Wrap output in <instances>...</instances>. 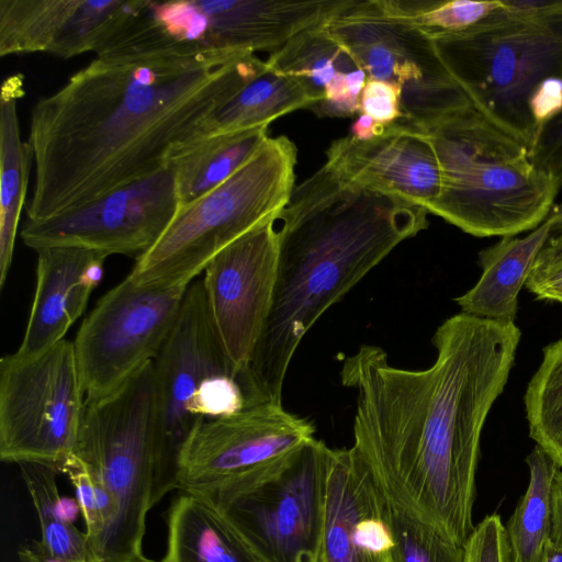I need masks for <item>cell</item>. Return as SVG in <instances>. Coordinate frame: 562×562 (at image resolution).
<instances>
[{
  "mask_svg": "<svg viewBox=\"0 0 562 562\" xmlns=\"http://www.w3.org/2000/svg\"><path fill=\"white\" fill-rule=\"evenodd\" d=\"M520 337L515 322L461 312L436 329L427 369L394 367L381 347L363 345L339 372L357 391L352 448L386 497L459 546L474 529L483 426Z\"/></svg>",
  "mask_w": 562,
  "mask_h": 562,
  "instance_id": "1",
  "label": "cell"
},
{
  "mask_svg": "<svg viewBox=\"0 0 562 562\" xmlns=\"http://www.w3.org/2000/svg\"><path fill=\"white\" fill-rule=\"evenodd\" d=\"M263 65L250 52L97 56L31 109L27 220L70 211L167 167Z\"/></svg>",
  "mask_w": 562,
  "mask_h": 562,
  "instance_id": "2",
  "label": "cell"
},
{
  "mask_svg": "<svg viewBox=\"0 0 562 562\" xmlns=\"http://www.w3.org/2000/svg\"><path fill=\"white\" fill-rule=\"evenodd\" d=\"M428 211L351 183L323 165L279 213L272 304L248 367L256 404L281 403L294 352L316 321L398 244L428 226Z\"/></svg>",
  "mask_w": 562,
  "mask_h": 562,
  "instance_id": "3",
  "label": "cell"
},
{
  "mask_svg": "<svg viewBox=\"0 0 562 562\" xmlns=\"http://www.w3.org/2000/svg\"><path fill=\"white\" fill-rule=\"evenodd\" d=\"M413 125L440 168V191L428 213L476 237L532 231L550 214L559 182L536 166L526 142L472 103Z\"/></svg>",
  "mask_w": 562,
  "mask_h": 562,
  "instance_id": "4",
  "label": "cell"
},
{
  "mask_svg": "<svg viewBox=\"0 0 562 562\" xmlns=\"http://www.w3.org/2000/svg\"><path fill=\"white\" fill-rule=\"evenodd\" d=\"M501 1L480 23L432 41L471 103L531 151V102L562 78V0Z\"/></svg>",
  "mask_w": 562,
  "mask_h": 562,
  "instance_id": "5",
  "label": "cell"
},
{
  "mask_svg": "<svg viewBox=\"0 0 562 562\" xmlns=\"http://www.w3.org/2000/svg\"><path fill=\"white\" fill-rule=\"evenodd\" d=\"M296 154L288 136L269 137L229 179L179 207L128 274L139 284H190L222 249L277 218L295 188Z\"/></svg>",
  "mask_w": 562,
  "mask_h": 562,
  "instance_id": "6",
  "label": "cell"
},
{
  "mask_svg": "<svg viewBox=\"0 0 562 562\" xmlns=\"http://www.w3.org/2000/svg\"><path fill=\"white\" fill-rule=\"evenodd\" d=\"M157 435L153 362L112 396L86 404L72 454L116 508L97 550L99 562H135L144 557L146 517L155 506Z\"/></svg>",
  "mask_w": 562,
  "mask_h": 562,
  "instance_id": "7",
  "label": "cell"
},
{
  "mask_svg": "<svg viewBox=\"0 0 562 562\" xmlns=\"http://www.w3.org/2000/svg\"><path fill=\"white\" fill-rule=\"evenodd\" d=\"M157 394L154 504L178 488V457L202 420L255 405L248 372L228 360L212 322L201 278L184 294L176 323L153 361Z\"/></svg>",
  "mask_w": 562,
  "mask_h": 562,
  "instance_id": "8",
  "label": "cell"
},
{
  "mask_svg": "<svg viewBox=\"0 0 562 562\" xmlns=\"http://www.w3.org/2000/svg\"><path fill=\"white\" fill-rule=\"evenodd\" d=\"M349 0H139L97 56L276 50Z\"/></svg>",
  "mask_w": 562,
  "mask_h": 562,
  "instance_id": "9",
  "label": "cell"
},
{
  "mask_svg": "<svg viewBox=\"0 0 562 562\" xmlns=\"http://www.w3.org/2000/svg\"><path fill=\"white\" fill-rule=\"evenodd\" d=\"M330 452L324 441L314 438L201 496L261 562H321Z\"/></svg>",
  "mask_w": 562,
  "mask_h": 562,
  "instance_id": "10",
  "label": "cell"
},
{
  "mask_svg": "<svg viewBox=\"0 0 562 562\" xmlns=\"http://www.w3.org/2000/svg\"><path fill=\"white\" fill-rule=\"evenodd\" d=\"M72 341L0 360V458L37 463L61 473L72 454L83 411Z\"/></svg>",
  "mask_w": 562,
  "mask_h": 562,
  "instance_id": "11",
  "label": "cell"
},
{
  "mask_svg": "<svg viewBox=\"0 0 562 562\" xmlns=\"http://www.w3.org/2000/svg\"><path fill=\"white\" fill-rule=\"evenodd\" d=\"M322 27L368 79L398 89L401 120L419 124L471 103L440 59L432 38L387 14L378 0H349Z\"/></svg>",
  "mask_w": 562,
  "mask_h": 562,
  "instance_id": "12",
  "label": "cell"
},
{
  "mask_svg": "<svg viewBox=\"0 0 562 562\" xmlns=\"http://www.w3.org/2000/svg\"><path fill=\"white\" fill-rule=\"evenodd\" d=\"M188 286L139 284L127 274L100 297L72 341L86 404L112 396L155 360Z\"/></svg>",
  "mask_w": 562,
  "mask_h": 562,
  "instance_id": "13",
  "label": "cell"
},
{
  "mask_svg": "<svg viewBox=\"0 0 562 562\" xmlns=\"http://www.w3.org/2000/svg\"><path fill=\"white\" fill-rule=\"evenodd\" d=\"M178 209L175 176L167 166L70 211L26 220L20 236L34 250L72 246L137 258L158 241Z\"/></svg>",
  "mask_w": 562,
  "mask_h": 562,
  "instance_id": "14",
  "label": "cell"
},
{
  "mask_svg": "<svg viewBox=\"0 0 562 562\" xmlns=\"http://www.w3.org/2000/svg\"><path fill=\"white\" fill-rule=\"evenodd\" d=\"M315 427L279 403L200 422L178 457V488L199 495L257 471L313 440Z\"/></svg>",
  "mask_w": 562,
  "mask_h": 562,
  "instance_id": "15",
  "label": "cell"
},
{
  "mask_svg": "<svg viewBox=\"0 0 562 562\" xmlns=\"http://www.w3.org/2000/svg\"><path fill=\"white\" fill-rule=\"evenodd\" d=\"M278 258L274 218L226 246L203 271L212 322L228 360L239 372H248L269 315Z\"/></svg>",
  "mask_w": 562,
  "mask_h": 562,
  "instance_id": "16",
  "label": "cell"
},
{
  "mask_svg": "<svg viewBox=\"0 0 562 562\" xmlns=\"http://www.w3.org/2000/svg\"><path fill=\"white\" fill-rule=\"evenodd\" d=\"M390 501L351 447L331 449L321 562H395Z\"/></svg>",
  "mask_w": 562,
  "mask_h": 562,
  "instance_id": "17",
  "label": "cell"
},
{
  "mask_svg": "<svg viewBox=\"0 0 562 562\" xmlns=\"http://www.w3.org/2000/svg\"><path fill=\"white\" fill-rule=\"evenodd\" d=\"M325 164L351 183L404 198L426 210L440 191V168L431 144L404 120L367 140L350 134L334 140Z\"/></svg>",
  "mask_w": 562,
  "mask_h": 562,
  "instance_id": "18",
  "label": "cell"
},
{
  "mask_svg": "<svg viewBox=\"0 0 562 562\" xmlns=\"http://www.w3.org/2000/svg\"><path fill=\"white\" fill-rule=\"evenodd\" d=\"M36 288L18 353L33 356L65 339L100 283L108 255L72 246L35 250Z\"/></svg>",
  "mask_w": 562,
  "mask_h": 562,
  "instance_id": "19",
  "label": "cell"
},
{
  "mask_svg": "<svg viewBox=\"0 0 562 562\" xmlns=\"http://www.w3.org/2000/svg\"><path fill=\"white\" fill-rule=\"evenodd\" d=\"M547 217L525 237H503L479 254L482 274L476 284L454 299L462 313L494 321L515 322L518 294L552 233Z\"/></svg>",
  "mask_w": 562,
  "mask_h": 562,
  "instance_id": "20",
  "label": "cell"
},
{
  "mask_svg": "<svg viewBox=\"0 0 562 562\" xmlns=\"http://www.w3.org/2000/svg\"><path fill=\"white\" fill-rule=\"evenodd\" d=\"M167 550L160 562H261L205 497L183 492L168 512Z\"/></svg>",
  "mask_w": 562,
  "mask_h": 562,
  "instance_id": "21",
  "label": "cell"
},
{
  "mask_svg": "<svg viewBox=\"0 0 562 562\" xmlns=\"http://www.w3.org/2000/svg\"><path fill=\"white\" fill-rule=\"evenodd\" d=\"M269 138L268 125L202 137L179 147L168 165L179 207L217 188L246 165Z\"/></svg>",
  "mask_w": 562,
  "mask_h": 562,
  "instance_id": "22",
  "label": "cell"
},
{
  "mask_svg": "<svg viewBox=\"0 0 562 562\" xmlns=\"http://www.w3.org/2000/svg\"><path fill=\"white\" fill-rule=\"evenodd\" d=\"M23 76L4 79L0 93V288L11 268L18 224L25 203L32 151L21 137L18 101Z\"/></svg>",
  "mask_w": 562,
  "mask_h": 562,
  "instance_id": "23",
  "label": "cell"
},
{
  "mask_svg": "<svg viewBox=\"0 0 562 562\" xmlns=\"http://www.w3.org/2000/svg\"><path fill=\"white\" fill-rule=\"evenodd\" d=\"M81 0H0V55L71 58Z\"/></svg>",
  "mask_w": 562,
  "mask_h": 562,
  "instance_id": "24",
  "label": "cell"
},
{
  "mask_svg": "<svg viewBox=\"0 0 562 562\" xmlns=\"http://www.w3.org/2000/svg\"><path fill=\"white\" fill-rule=\"evenodd\" d=\"M312 100L302 85L274 71L267 61L215 114L201 126L199 138L269 125Z\"/></svg>",
  "mask_w": 562,
  "mask_h": 562,
  "instance_id": "25",
  "label": "cell"
},
{
  "mask_svg": "<svg viewBox=\"0 0 562 562\" xmlns=\"http://www.w3.org/2000/svg\"><path fill=\"white\" fill-rule=\"evenodd\" d=\"M529 484L505 527L512 562H540L550 538L555 461L536 446L526 457Z\"/></svg>",
  "mask_w": 562,
  "mask_h": 562,
  "instance_id": "26",
  "label": "cell"
},
{
  "mask_svg": "<svg viewBox=\"0 0 562 562\" xmlns=\"http://www.w3.org/2000/svg\"><path fill=\"white\" fill-rule=\"evenodd\" d=\"M280 75L299 81L315 104L338 74L360 68L353 58L322 27V23L292 36L266 60Z\"/></svg>",
  "mask_w": 562,
  "mask_h": 562,
  "instance_id": "27",
  "label": "cell"
},
{
  "mask_svg": "<svg viewBox=\"0 0 562 562\" xmlns=\"http://www.w3.org/2000/svg\"><path fill=\"white\" fill-rule=\"evenodd\" d=\"M529 436L562 467V338L542 350L525 397Z\"/></svg>",
  "mask_w": 562,
  "mask_h": 562,
  "instance_id": "28",
  "label": "cell"
},
{
  "mask_svg": "<svg viewBox=\"0 0 562 562\" xmlns=\"http://www.w3.org/2000/svg\"><path fill=\"white\" fill-rule=\"evenodd\" d=\"M18 465L38 517L43 547L66 562H99L86 532L60 520L52 509L58 472L37 463Z\"/></svg>",
  "mask_w": 562,
  "mask_h": 562,
  "instance_id": "29",
  "label": "cell"
},
{
  "mask_svg": "<svg viewBox=\"0 0 562 562\" xmlns=\"http://www.w3.org/2000/svg\"><path fill=\"white\" fill-rule=\"evenodd\" d=\"M391 16L407 22L430 38L463 32L496 11L501 0H378Z\"/></svg>",
  "mask_w": 562,
  "mask_h": 562,
  "instance_id": "30",
  "label": "cell"
},
{
  "mask_svg": "<svg viewBox=\"0 0 562 562\" xmlns=\"http://www.w3.org/2000/svg\"><path fill=\"white\" fill-rule=\"evenodd\" d=\"M390 520L395 542V562H463V546L454 543L392 502Z\"/></svg>",
  "mask_w": 562,
  "mask_h": 562,
  "instance_id": "31",
  "label": "cell"
},
{
  "mask_svg": "<svg viewBox=\"0 0 562 562\" xmlns=\"http://www.w3.org/2000/svg\"><path fill=\"white\" fill-rule=\"evenodd\" d=\"M61 473L66 474L74 485L76 499L79 503L86 535L94 551V547L103 532V515L113 506L106 491L89 474L83 463L74 454L69 457ZM95 553V552H94Z\"/></svg>",
  "mask_w": 562,
  "mask_h": 562,
  "instance_id": "32",
  "label": "cell"
},
{
  "mask_svg": "<svg viewBox=\"0 0 562 562\" xmlns=\"http://www.w3.org/2000/svg\"><path fill=\"white\" fill-rule=\"evenodd\" d=\"M463 562H512L506 529L497 514L474 526L463 544Z\"/></svg>",
  "mask_w": 562,
  "mask_h": 562,
  "instance_id": "33",
  "label": "cell"
},
{
  "mask_svg": "<svg viewBox=\"0 0 562 562\" xmlns=\"http://www.w3.org/2000/svg\"><path fill=\"white\" fill-rule=\"evenodd\" d=\"M359 112L385 126L404 117L398 89L387 82L368 79L360 94Z\"/></svg>",
  "mask_w": 562,
  "mask_h": 562,
  "instance_id": "34",
  "label": "cell"
},
{
  "mask_svg": "<svg viewBox=\"0 0 562 562\" xmlns=\"http://www.w3.org/2000/svg\"><path fill=\"white\" fill-rule=\"evenodd\" d=\"M531 158L562 187V110L537 135L531 146Z\"/></svg>",
  "mask_w": 562,
  "mask_h": 562,
  "instance_id": "35",
  "label": "cell"
},
{
  "mask_svg": "<svg viewBox=\"0 0 562 562\" xmlns=\"http://www.w3.org/2000/svg\"><path fill=\"white\" fill-rule=\"evenodd\" d=\"M346 75L338 72L327 85L324 99L308 110L322 117H350L359 112L360 98L352 94Z\"/></svg>",
  "mask_w": 562,
  "mask_h": 562,
  "instance_id": "36",
  "label": "cell"
},
{
  "mask_svg": "<svg viewBox=\"0 0 562 562\" xmlns=\"http://www.w3.org/2000/svg\"><path fill=\"white\" fill-rule=\"evenodd\" d=\"M525 286L538 300L554 301L562 304V268L533 270Z\"/></svg>",
  "mask_w": 562,
  "mask_h": 562,
  "instance_id": "37",
  "label": "cell"
},
{
  "mask_svg": "<svg viewBox=\"0 0 562 562\" xmlns=\"http://www.w3.org/2000/svg\"><path fill=\"white\" fill-rule=\"evenodd\" d=\"M557 268H562V223L552 228L551 236L539 252L533 266V270Z\"/></svg>",
  "mask_w": 562,
  "mask_h": 562,
  "instance_id": "38",
  "label": "cell"
},
{
  "mask_svg": "<svg viewBox=\"0 0 562 562\" xmlns=\"http://www.w3.org/2000/svg\"><path fill=\"white\" fill-rule=\"evenodd\" d=\"M550 539L562 546V471L558 470L552 487V521Z\"/></svg>",
  "mask_w": 562,
  "mask_h": 562,
  "instance_id": "39",
  "label": "cell"
},
{
  "mask_svg": "<svg viewBox=\"0 0 562 562\" xmlns=\"http://www.w3.org/2000/svg\"><path fill=\"white\" fill-rule=\"evenodd\" d=\"M385 127L369 115L360 114L350 127V135L359 140H367L381 135Z\"/></svg>",
  "mask_w": 562,
  "mask_h": 562,
  "instance_id": "40",
  "label": "cell"
},
{
  "mask_svg": "<svg viewBox=\"0 0 562 562\" xmlns=\"http://www.w3.org/2000/svg\"><path fill=\"white\" fill-rule=\"evenodd\" d=\"M21 562H66L49 553L40 540H32L18 550Z\"/></svg>",
  "mask_w": 562,
  "mask_h": 562,
  "instance_id": "41",
  "label": "cell"
},
{
  "mask_svg": "<svg viewBox=\"0 0 562 562\" xmlns=\"http://www.w3.org/2000/svg\"><path fill=\"white\" fill-rule=\"evenodd\" d=\"M540 562H562V546L552 541H547Z\"/></svg>",
  "mask_w": 562,
  "mask_h": 562,
  "instance_id": "42",
  "label": "cell"
},
{
  "mask_svg": "<svg viewBox=\"0 0 562 562\" xmlns=\"http://www.w3.org/2000/svg\"><path fill=\"white\" fill-rule=\"evenodd\" d=\"M548 217L552 221L553 223V227L560 225L562 223V202L560 204H554V206L552 207L550 214L548 215Z\"/></svg>",
  "mask_w": 562,
  "mask_h": 562,
  "instance_id": "43",
  "label": "cell"
},
{
  "mask_svg": "<svg viewBox=\"0 0 562 562\" xmlns=\"http://www.w3.org/2000/svg\"><path fill=\"white\" fill-rule=\"evenodd\" d=\"M135 562H155L154 560L147 559L146 557H143L142 559L135 561Z\"/></svg>",
  "mask_w": 562,
  "mask_h": 562,
  "instance_id": "44",
  "label": "cell"
}]
</instances>
